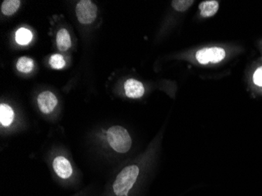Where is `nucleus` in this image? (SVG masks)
<instances>
[{"mask_svg":"<svg viewBox=\"0 0 262 196\" xmlns=\"http://www.w3.org/2000/svg\"><path fill=\"white\" fill-rule=\"evenodd\" d=\"M51 166L55 177L59 180L62 185L66 187L74 185L76 173L73 165L67 156H64L62 154L57 155L52 159Z\"/></svg>","mask_w":262,"mask_h":196,"instance_id":"obj_2","label":"nucleus"},{"mask_svg":"<svg viewBox=\"0 0 262 196\" xmlns=\"http://www.w3.org/2000/svg\"><path fill=\"white\" fill-rule=\"evenodd\" d=\"M49 64L53 69H62L65 67V60L62 55L54 54L49 59Z\"/></svg>","mask_w":262,"mask_h":196,"instance_id":"obj_14","label":"nucleus"},{"mask_svg":"<svg viewBox=\"0 0 262 196\" xmlns=\"http://www.w3.org/2000/svg\"><path fill=\"white\" fill-rule=\"evenodd\" d=\"M34 68V61L29 57H22L18 59L17 62V69L22 73H29Z\"/></svg>","mask_w":262,"mask_h":196,"instance_id":"obj_12","label":"nucleus"},{"mask_svg":"<svg viewBox=\"0 0 262 196\" xmlns=\"http://www.w3.org/2000/svg\"><path fill=\"white\" fill-rule=\"evenodd\" d=\"M199 8L200 10V15L203 18H209L213 17L218 12L219 4L215 0L204 1L199 4Z\"/></svg>","mask_w":262,"mask_h":196,"instance_id":"obj_8","label":"nucleus"},{"mask_svg":"<svg viewBox=\"0 0 262 196\" xmlns=\"http://www.w3.org/2000/svg\"><path fill=\"white\" fill-rule=\"evenodd\" d=\"M253 82L256 85L262 87V67L258 68L253 74Z\"/></svg>","mask_w":262,"mask_h":196,"instance_id":"obj_15","label":"nucleus"},{"mask_svg":"<svg viewBox=\"0 0 262 196\" xmlns=\"http://www.w3.org/2000/svg\"><path fill=\"white\" fill-rule=\"evenodd\" d=\"M71 196H89L88 191H80Z\"/></svg>","mask_w":262,"mask_h":196,"instance_id":"obj_16","label":"nucleus"},{"mask_svg":"<svg viewBox=\"0 0 262 196\" xmlns=\"http://www.w3.org/2000/svg\"><path fill=\"white\" fill-rule=\"evenodd\" d=\"M225 50L221 47H206L203 48L195 54V57L198 61L202 64H206L209 62L218 63L222 61L225 57Z\"/></svg>","mask_w":262,"mask_h":196,"instance_id":"obj_4","label":"nucleus"},{"mask_svg":"<svg viewBox=\"0 0 262 196\" xmlns=\"http://www.w3.org/2000/svg\"><path fill=\"white\" fill-rule=\"evenodd\" d=\"M21 1L19 0H6L3 2L1 11L6 16H11L16 13L19 8Z\"/></svg>","mask_w":262,"mask_h":196,"instance_id":"obj_10","label":"nucleus"},{"mask_svg":"<svg viewBox=\"0 0 262 196\" xmlns=\"http://www.w3.org/2000/svg\"><path fill=\"white\" fill-rule=\"evenodd\" d=\"M76 13L80 23L88 25L97 18V6L90 0H82L76 6Z\"/></svg>","mask_w":262,"mask_h":196,"instance_id":"obj_3","label":"nucleus"},{"mask_svg":"<svg viewBox=\"0 0 262 196\" xmlns=\"http://www.w3.org/2000/svg\"><path fill=\"white\" fill-rule=\"evenodd\" d=\"M100 138L117 153H127L132 145V140L128 131L120 125H113L107 130L102 129Z\"/></svg>","mask_w":262,"mask_h":196,"instance_id":"obj_1","label":"nucleus"},{"mask_svg":"<svg viewBox=\"0 0 262 196\" xmlns=\"http://www.w3.org/2000/svg\"><path fill=\"white\" fill-rule=\"evenodd\" d=\"M38 106L41 112L44 115L51 114L57 105H58V98L56 96L50 91H44L41 93L37 98Z\"/></svg>","mask_w":262,"mask_h":196,"instance_id":"obj_5","label":"nucleus"},{"mask_svg":"<svg viewBox=\"0 0 262 196\" xmlns=\"http://www.w3.org/2000/svg\"><path fill=\"white\" fill-rule=\"evenodd\" d=\"M15 120V112L10 105L1 104L0 105V124L3 128H10L12 126Z\"/></svg>","mask_w":262,"mask_h":196,"instance_id":"obj_7","label":"nucleus"},{"mask_svg":"<svg viewBox=\"0 0 262 196\" xmlns=\"http://www.w3.org/2000/svg\"><path fill=\"white\" fill-rule=\"evenodd\" d=\"M193 3L194 1L192 0H175V1H172V7L177 11L184 12L190 8Z\"/></svg>","mask_w":262,"mask_h":196,"instance_id":"obj_13","label":"nucleus"},{"mask_svg":"<svg viewBox=\"0 0 262 196\" xmlns=\"http://www.w3.org/2000/svg\"><path fill=\"white\" fill-rule=\"evenodd\" d=\"M15 39L18 44L25 46L32 41V33L30 30H28L25 28H21L17 31Z\"/></svg>","mask_w":262,"mask_h":196,"instance_id":"obj_11","label":"nucleus"},{"mask_svg":"<svg viewBox=\"0 0 262 196\" xmlns=\"http://www.w3.org/2000/svg\"><path fill=\"white\" fill-rule=\"evenodd\" d=\"M126 95L130 98H140L144 93V86L141 82L129 79L124 84Z\"/></svg>","mask_w":262,"mask_h":196,"instance_id":"obj_6","label":"nucleus"},{"mask_svg":"<svg viewBox=\"0 0 262 196\" xmlns=\"http://www.w3.org/2000/svg\"><path fill=\"white\" fill-rule=\"evenodd\" d=\"M57 45L61 51H66L71 46V37L69 32L65 29H61L58 32L56 38Z\"/></svg>","mask_w":262,"mask_h":196,"instance_id":"obj_9","label":"nucleus"}]
</instances>
